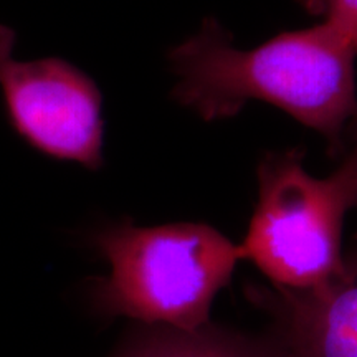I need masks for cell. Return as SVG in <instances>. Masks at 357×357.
Returning <instances> with one entry per match:
<instances>
[{
	"label": "cell",
	"instance_id": "5b68a950",
	"mask_svg": "<svg viewBox=\"0 0 357 357\" xmlns=\"http://www.w3.org/2000/svg\"><path fill=\"white\" fill-rule=\"evenodd\" d=\"M248 293L273 316L276 339L291 357H357V236L342 270L319 287Z\"/></svg>",
	"mask_w": 357,
	"mask_h": 357
},
{
	"label": "cell",
	"instance_id": "6da1fadb",
	"mask_svg": "<svg viewBox=\"0 0 357 357\" xmlns=\"http://www.w3.org/2000/svg\"><path fill=\"white\" fill-rule=\"evenodd\" d=\"M356 55L326 22L240 50L207 19L169 61L178 77L174 98L205 121L231 118L250 101L270 102L324 136L336 154L357 124Z\"/></svg>",
	"mask_w": 357,
	"mask_h": 357
},
{
	"label": "cell",
	"instance_id": "ba28073f",
	"mask_svg": "<svg viewBox=\"0 0 357 357\" xmlns=\"http://www.w3.org/2000/svg\"><path fill=\"white\" fill-rule=\"evenodd\" d=\"M356 132H357V124H356ZM346 160L349 162V166L352 167V171H354V176L357 178V141H356L354 147H352L351 153L346 155Z\"/></svg>",
	"mask_w": 357,
	"mask_h": 357
},
{
	"label": "cell",
	"instance_id": "7a4b0ae2",
	"mask_svg": "<svg viewBox=\"0 0 357 357\" xmlns=\"http://www.w3.org/2000/svg\"><path fill=\"white\" fill-rule=\"evenodd\" d=\"M91 243L109 266L91 287L98 312L182 331L211 323L213 301L242 260L238 245L194 222L124 220L98 230Z\"/></svg>",
	"mask_w": 357,
	"mask_h": 357
},
{
	"label": "cell",
	"instance_id": "3957f363",
	"mask_svg": "<svg viewBox=\"0 0 357 357\" xmlns=\"http://www.w3.org/2000/svg\"><path fill=\"white\" fill-rule=\"evenodd\" d=\"M303 151L270 153L258 164V200L242 245L271 287L310 289L334 278L344 265L342 225L357 207V178L344 159L318 178L303 167Z\"/></svg>",
	"mask_w": 357,
	"mask_h": 357
},
{
	"label": "cell",
	"instance_id": "277c9868",
	"mask_svg": "<svg viewBox=\"0 0 357 357\" xmlns=\"http://www.w3.org/2000/svg\"><path fill=\"white\" fill-rule=\"evenodd\" d=\"M15 32L0 25V91L15 132L33 149L91 171L102 166L100 89L60 58L20 61Z\"/></svg>",
	"mask_w": 357,
	"mask_h": 357
},
{
	"label": "cell",
	"instance_id": "52a82bcc",
	"mask_svg": "<svg viewBox=\"0 0 357 357\" xmlns=\"http://www.w3.org/2000/svg\"><path fill=\"white\" fill-rule=\"evenodd\" d=\"M307 10L324 15V22L357 53V0H305Z\"/></svg>",
	"mask_w": 357,
	"mask_h": 357
},
{
	"label": "cell",
	"instance_id": "8992f818",
	"mask_svg": "<svg viewBox=\"0 0 357 357\" xmlns=\"http://www.w3.org/2000/svg\"><path fill=\"white\" fill-rule=\"evenodd\" d=\"M111 357H291L278 339L266 341L212 326L182 329L146 326Z\"/></svg>",
	"mask_w": 357,
	"mask_h": 357
}]
</instances>
